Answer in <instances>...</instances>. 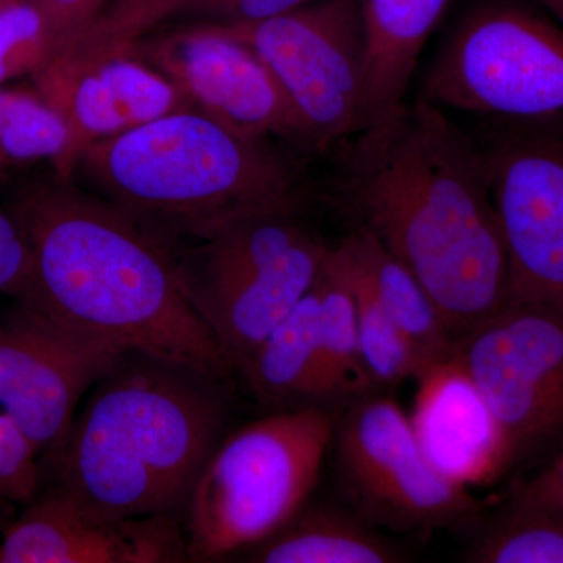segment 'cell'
<instances>
[{"instance_id":"obj_5","label":"cell","mask_w":563,"mask_h":563,"mask_svg":"<svg viewBox=\"0 0 563 563\" xmlns=\"http://www.w3.org/2000/svg\"><path fill=\"white\" fill-rule=\"evenodd\" d=\"M163 247L233 373L313 287L332 251L301 210L244 214L206 239Z\"/></svg>"},{"instance_id":"obj_10","label":"cell","mask_w":563,"mask_h":563,"mask_svg":"<svg viewBox=\"0 0 563 563\" xmlns=\"http://www.w3.org/2000/svg\"><path fill=\"white\" fill-rule=\"evenodd\" d=\"M222 29L250 44L272 70L310 152L362 131L368 49L361 0H318L272 20Z\"/></svg>"},{"instance_id":"obj_6","label":"cell","mask_w":563,"mask_h":563,"mask_svg":"<svg viewBox=\"0 0 563 563\" xmlns=\"http://www.w3.org/2000/svg\"><path fill=\"white\" fill-rule=\"evenodd\" d=\"M339 412H272L225 433L185 507L188 561H224L279 531L312 498Z\"/></svg>"},{"instance_id":"obj_24","label":"cell","mask_w":563,"mask_h":563,"mask_svg":"<svg viewBox=\"0 0 563 563\" xmlns=\"http://www.w3.org/2000/svg\"><path fill=\"white\" fill-rule=\"evenodd\" d=\"M347 269L354 288L363 366L373 390L388 393L407 379L417 380L422 373V363L412 344L407 342L368 285L352 272L350 263Z\"/></svg>"},{"instance_id":"obj_7","label":"cell","mask_w":563,"mask_h":563,"mask_svg":"<svg viewBox=\"0 0 563 563\" xmlns=\"http://www.w3.org/2000/svg\"><path fill=\"white\" fill-rule=\"evenodd\" d=\"M418 98L515 124L563 122V27L514 0H487L455 25Z\"/></svg>"},{"instance_id":"obj_3","label":"cell","mask_w":563,"mask_h":563,"mask_svg":"<svg viewBox=\"0 0 563 563\" xmlns=\"http://www.w3.org/2000/svg\"><path fill=\"white\" fill-rule=\"evenodd\" d=\"M224 383L146 352H122L47 459L52 487L102 518L184 515L225 437Z\"/></svg>"},{"instance_id":"obj_34","label":"cell","mask_w":563,"mask_h":563,"mask_svg":"<svg viewBox=\"0 0 563 563\" xmlns=\"http://www.w3.org/2000/svg\"><path fill=\"white\" fill-rule=\"evenodd\" d=\"M537 2L550 11V13H553L555 20L563 25V0H537Z\"/></svg>"},{"instance_id":"obj_32","label":"cell","mask_w":563,"mask_h":563,"mask_svg":"<svg viewBox=\"0 0 563 563\" xmlns=\"http://www.w3.org/2000/svg\"><path fill=\"white\" fill-rule=\"evenodd\" d=\"M523 481L532 490L563 506V448L539 472L523 477Z\"/></svg>"},{"instance_id":"obj_21","label":"cell","mask_w":563,"mask_h":563,"mask_svg":"<svg viewBox=\"0 0 563 563\" xmlns=\"http://www.w3.org/2000/svg\"><path fill=\"white\" fill-rule=\"evenodd\" d=\"M31 77L33 88L62 114L69 129V152L57 176L60 179H69L88 146L131 129L120 99L88 55L60 52Z\"/></svg>"},{"instance_id":"obj_31","label":"cell","mask_w":563,"mask_h":563,"mask_svg":"<svg viewBox=\"0 0 563 563\" xmlns=\"http://www.w3.org/2000/svg\"><path fill=\"white\" fill-rule=\"evenodd\" d=\"M49 21L58 52L68 49L110 0H32ZM57 52V54H58Z\"/></svg>"},{"instance_id":"obj_30","label":"cell","mask_w":563,"mask_h":563,"mask_svg":"<svg viewBox=\"0 0 563 563\" xmlns=\"http://www.w3.org/2000/svg\"><path fill=\"white\" fill-rule=\"evenodd\" d=\"M31 276V252L9 210H0V292L18 296Z\"/></svg>"},{"instance_id":"obj_4","label":"cell","mask_w":563,"mask_h":563,"mask_svg":"<svg viewBox=\"0 0 563 563\" xmlns=\"http://www.w3.org/2000/svg\"><path fill=\"white\" fill-rule=\"evenodd\" d=\"M70 180L128 214L162 246L225 222L301 210V168L268 139L240 135L198 110L166 114L81 152Z\"/></svg>"},{"instance_id":"obj_23","label":"cell","mask_w":563,"mask_h":563,"mask_svg":"<svg viewBox=\"0 0 563 563\" xmlns=\"http://www.w3.org/2000/svg\"><path fill=\"white\" fill-rule=\"evenodd\" d=\"M77 54L88 55L95 63L96 69L120 99L131 129L166 114L192 110L179 88L141 57L135 44Z\"/></svg>"},{"instance_id":"obj_19","label":"cell","mask_w":563,"mask_h":563,"mask_svg":"<svg viewBox=\"0 0 563 563\" xmlns=\"http://www.w3.org/2000/svg\"><path fill=\"white\" fill-rule=\"evenodd\" d=\"M339 244L352 272L368 285L385 312L412 344L422 363V373L453 357L454 335L431 295L373 233L355 225Z\"/></svg>"},{"instance_id":"obj_15","label":"cell","mask_w":563,"mask_h":563,"mask_svg":"<svg viewBox=\"0 0 563 563\" xmlns=\"http://www.w3.org/2000/svg\"><path fill=\"white\" fill-rule=\"evenodd\" d=\"M417 383L409 418L433 468L468 490L509 476L498 421L457 358L429 366Z\"/></svg>"},{"instance_id":"obj_28","label":"cell","mask_w":563,"mask_h":563,"mask_svg":"<svg viewBox=\"0 0 563 563\" xmlns=\"http://www.w3.org/2000/svg\"><path fill=\"white\" fill-rule=\"evenodd\" d=\"M40 454L31 439L0 410V506L29 504L38 495Z\"/></svg>"},{"instance_id":"obj_11","label":"cell","mask_w":563,"mask_h":563,"mask_svg":"<svg viewBox=\"0 0 563 563\" xmlns=\"http://www.w3.org/2000/svg\"><path fill=\"white\" fill-rule=\"evenodd\" d=\"M481 146L509 258L507 302L563 306V122H510Z\"/></svg>"},{"instance_id":"obj_35","label":"cell","mask_w":563,"mask_h":563,"mask_svg":"<svg viewBox=\"0 0 563 563\" xmlns=\"http://www.w3.org/2000/svg\"><path fill=\"white\" fill-rule=\"evenodd\" d=\"M14 0H0V10L5 9V7H9L10 3H13Z\"/></svg>"},{"instance_id":"obj_33","label":"cell","mask_w":563,"mask_h":563,"mask_svg":"<svg viewBox=\"0 0 563 563\" xmlns=\"http://www.w3.org/2000/svg\"><path fill=\"white\" fill-rule=\"evenodd\" d=\"M18 92H20V88L0 87V133L5 128L10 111L13 109L14 101H16Z\"/></svg>"},{"instance_id":"obj_2","label":"cell","mask_w":563,"mask_h":563,"mask_svg":"<svg viewBox=\"0 0 563 563\" xmlns=\"http://www.w3.org/2000/svg\"><path fill=\"white\" fill-rule=\"evenodd\" d=\"M9 211L31 252L16 301L121 350L229 379L232 368L181 295L168 251L128 214L57 176L24 188Z\"/></svg>"},{"instance_id":"obj_20","label":"cell","mask_w":563,"mask_h":563,"mask_svg":"<svg viewBox=\"0 0 563 563\" xmlns=\"http://www.w3.org/2000/svg\"><path fill=\"white\" fill-rule=\"evenodd\" d=\"M470 525L459 561L468 563H563V506L514 481L498 503ZM462 526V525H461Z\"/></svg>"},{"instance_id":"obj_22","label":"cell","mask_w":563,"mask_h":563,"mask_svg":"<svg viewBox=\"0 0 563 563\" xmlns=\"http://www.w3.org/2000/svg\"><path fill=\"white\" fill-rule=\"evenodd\" d=\"M322 361L339 409L373 390L358 344L354 288L342 247L333 244L317 279Z\"/></svg>"},{"instance_id":"obj_17","label":"cell","mask_w":563,"mask_h":563,"mask_svg":"<svg viewBox=\"0 0 563 563\" xmlns=\"http://www.w3.org/2000/svg\"><path fill=\"white\" fill-rule=\"evenodd\" d=\"M361 2L368 49L363 131L406 101L421 52L455 0Z\"/></svg>"},{"instance_id":"obj_9","label":"cell","mask_w":563,"mask_h":563,"mask_svg":"<svg viewBox=\"0 0 563 563\" xmlns=\"http://www.w3.org/2000/svg\"><path fill=\"white\" fill-rule=\"evenodd\" d=\"M454 357L498 421L509 474L562 450V303H504L455 342Z\"/></svg>"},{"instance_id":"obj_18","label":"cell","mask_w":563,"mask_h":563,"mask_svg":"<svg viewBox=\"0 0 563 563\" xmlns=\"http://www.w3.org/2000/svg\"><path fill=\"white\" fill-rule=\"evenodd\" d=\"M343 503L309 499L279 531L239 553L252 563H396L406 553Z\"/></svg>"},{"instance_id":"obj_12","label":"cell","mask_w":563,"mask_h":563,"mask_svg":"<svg viewBox=\"0 0 563 563\" xmlns=\"http://www.w3.org/2000/svg\"><path fill=\"white\" fill-rule=\"evenodd\" d=\"M124 351L16 301L0 318V410L49 459L68 437L80 399Z\"/></svg>"},{"instance_id":"obj_1","label":"cell","mask_w":563,"mask_h":563,"mask_svg":"<svg viewBox=\"0 0 563 563\" xmlns=\"http://www.w3.org/2000/svg\"><path fill=\"white\" fill-rule=\"evenodd\" d=\"M340 195L431 295L455 342L507 302L509 258L483 146L418 98L344 141Z\"/></svg>"},{"instance_id":"obj_8","label":"cell","mask_w":563,"mask_h":563,"mask_svg":"<svg viewBox=\"0 0 563 563\" xmlns=\"http://www.w3.org/2000/svg\"><path fill=\"white\" fill-rule=\"evenodd\" d=\"M331 448L343 503L380 531L453 528L484 506L433 468L409 415L387 391L365 393L340 409Z\"/></svg>"},{"instance_id":"obj_16","label":"cell","mask_w":563,"mask_h":563,"mask_svg":"<svg viewBox=\"0 0 563 563\" xmlns=\"http://www.w3.org/2000/svg\"><path fill=\"white\" fill-rule=\"evenodd\" d=\"M239 374L252 396L272 412L310 407L340 410L322 361L317 280Z\"/></svg>"},{"instance_id":"obj_14","label":"cell","mask_w":563,"mask_h":563,"mask_svg":"<svg viewBox=\"0 0 563 563\" xmlns=\"http://www.w3.org/2000/svg\"><path fill=\"white\" fill-rule=\"evenodd\" d=\"M187 533L177 515L102 518L51 487L3 531L0 563H180Z\"/></svg>"},{"instance_id":"obj_29","label":"cell","mask_w":563,"mask_h":563,"mask_svg":"<svg viewBox=\"0 0 563 563\" xmlns=\"http://www.w3.org/2000/svg\"><path fill=\"white\" fill-rule=\"evenodd\" d=\"M314 2L318 0H187L165 25L207 24L233 27L255 24Z\"/></svg>"},{"instance_id":"obj_26","label":"cell","mask_w":563,"mask_h":563,"mask_svg":"<svg viewBox=\"0 0 563 563\" xmlns=\"http://www.w3.org/2000/svg\"><path fill=\"white\" fill-rule=\"evenodd\" d=\"M57 52V36L32 0H14L0 10V87L32 76Z\"/></svg>"},{"instance_id":"obj_13","label":"cell","mask_w":563,"mask_h":563,"mask_svg":"<svg viewBox=\"0 0 563 563\" xmlns=\"http://www.w3.org/2000/svg\"><path fill=\"white\" fill-rule=\"evenodd\" d=\"M136 52L179 88L192 110L251 139L282 140L309 151L279 84L239 36L207 24H169Z\"/></svg>"},{"instance_id":"obj_27","label":"cell","mask_w":563,"mask_h":563,"mask_svg":"<svg viewBox=\"0 0 563 563\" xmlns=\"http://www.w3.org/2000/svg\"><path fill=\"white\" fill-rule=\"evenodd\" d=\"M185 2L187 0H110L68 49L62 52L133 46L168 24Z\"/></svg>"},{"instance_id":"obj_25","label":"cell","mask_w":563,"mask_h":563,"mask_svg":"<svg viewBox=\"0 0 563 563\" xmlns=\"http://www.w3.org/2000/svg\"><path fill=\"white\" fill-rule=\"evenodd\" d=\"M69 144V129L62 114L35 88H20L5 128L0 133V169L49 161L55 176H60Z\"/></svg>"}]
</instances>
